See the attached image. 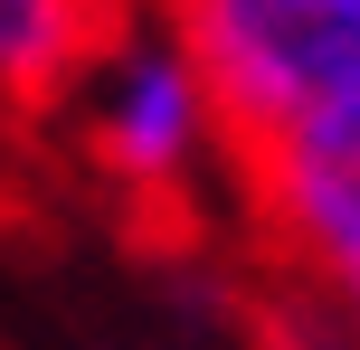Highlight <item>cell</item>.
<instances>
[{
    "label": "cell",
    "mask_w": 360,
    "mask_h": 350,
    "mask_svg": "<svg viewBox=\"0 0 360 350\" xmlns=\"http://www.w3.org/2000/svg\"><path fill=\"white\" fill-rule=\"evenodd\" d=\"M171 29L237 152L360 180V0H171Z\"/></svg>",
    "instance_id": "1"
},
{
    "label": "cell",
    "mask_w": 360,
    "mask_h": 350,
    "mask_svg": "<svg viewBox=\"0 0 360 350\" xmlns=\"http://www.w3.org/2000/svg\"><path fill=\"white\" fill-rule=\"evenodd\" d=\"M105 0H0V105H48L86 76Z\"/></svg>",
    "instance_id": "4"
},
{
    "label": "cell",
    "mask_w": 360,
    "mask_h": 350,
    "mask_svg": "<svg viewBox=\"0 0 360 350\" xmlns=\"http://www.w3.org/2000/svg\"><path fill=\"white\" fill-rule=\"evenodd\" d=\"M247 161H256V189H266L275 227L294 237V256L360 322V180L351 170H323V161H294V152H247Z\"/></svg>",
    "instance_id": "3"
},
{
    "label": "cell",
    "mask_w": 360,
    "mask_h": 350,
    "mask_svg": "<svg viewBox=\"0 0 360 350\" xmlns=\"http://www.w3.org/2000/svg\"><path fill=\"white\" fill-rule=\"evenodd\" d=\"M209 86H199L190 48L171 38H133V48H114L105 67V95H95V152H105L114 180L133 189H180L199 161V142H209Z\"/></svg>",
    "instance_id": "2"
}]
</instances>
